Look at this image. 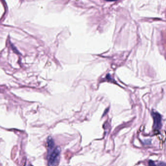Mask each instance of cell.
<instances>
[{
	"mask_svg": "<svg viewBox=\"0 0 166 166\" xmlns=\"http://www.w3.org/2000/svg\"><path fill=\"white\" fill-rule=\"evenodd\" d=\"M61 152V150L60 148L57 147L52 152V153L50 154L49 159L48 160L49 166H54L57 164L59 160Z\"/></svg>",
	"mask_w": 166,
	"mask_h": 166,
	"instance_id": "cell-1",
	"label": "cell"
},
{
	"mask_svg": "<svg viewBox=\"0 0 166 166\" xmlns=\"http://www.w3.org/2000/svg\"><path fill=\"white\" fill-rule=\"evenodd\" d=\"M154 119V126L155 129H160L161 126V116L157 112H154L152 114Z\"/></svg>",
	"mask_w": 166,
	"mask_h": 166,
	"instance_id": "cell-2",
	"label": "cell"
},
{
	"mask_svg": "<svg viewBox=\"0 0 166 166\" xmlns=\"http://www.w3.org/2000/svg\"><path fill=\"white\" fill-rule=\"evenodd\" d=\"M108 1H116V0H107Z\"/></svg>",
	"mask_w": 166,
	"mask_h": 166,
	"instance_id": "cell-5",
	"label": "cell"
},
{
	"mask_svg": "<svg viewBox=\"0 0 166 166\" xmlns=\"http://www.w3.org/2000/svg\"><path fill=\"white\" fill-rule=\"evenodd\" d=\"M149 165H154L155 164H154V162L150 161L149 162Z\"/></svg>",
	"mask_w": 166,
	"mask_h": 166,
	"instance_id": "cell-4",
	"label": "cell"
},
{
	"mask_svg": "<svg viewBox=\"0 0 166 166\" xmlns=\"http://www.w3.org/2000/svg\"><path fill=\"white\" fill-rule=\"evenodd\" d=\"M47 145L48 148V152L50 151V150L53 149L55 144L53 139L52 138V137H49L47 139Z\"/></svg>",
	"mask_w": 166,
	"mask_h": 166,
	"instance_id": "cell-3",
	"label": "cell"
}]
</instances>
